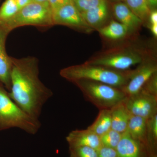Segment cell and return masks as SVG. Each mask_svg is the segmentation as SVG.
Wrapping results in <instances>:
<instances>
[{"label": "cell", "instance_id": "2", "mask_svg": "<svg viewBox=\"0 0 157 157\" xmlns=\"http://www.w3.org/2000/svg\"><path fill=\"white\" fill-rule=\"evenodd\" d=\"M134 70L118 71L84 63L62 69L60 75L68 81L93 80L122 89L128 82Z\"/></svg>", "mask_w": 157, "mask_h": 157}, {"label": "cell", "instance_id": "29", "mask_svg": "<svg viewBox=\"0 0 157 157\" xmlns=\"http://www.w3.org/2000/svg\"><path fill=\"white\" fill-rule=\"evenodd\" d=\"M14 1L16 2L20 9L33 2V0H14Z\"/></svg>", "mask_w": 157, "mask_h": 157}, {"label": "cell", "instance_id": "23", "mask_svg": "<svg viewBox=\"0 0 157 157\" xmlns=\"http://www.w3.org/2000/svg\"><path fill=\"white\" fill-rule=\"evenodd\" d=\"M70 157H98V150L90 147H69Z\"/></svg>", "mask_w": 157, "mask_h": 157}, {"label": "cell", "instance_id": "32", "mask_svg": "<svg viewBox=\"0 0 157 157\" xmlns=\"http://www.w3.org/2000/svg\"><path fill=\"white\" fill-rule=\"evenodd\" d=\"M148 157H157L155 152H149L147 153Z\"/></svg>", "mask_w": 157, "mask_h": 157}, {"label": "cell", "instance_id": "28", "mask_svg": "<svg viewBox=\"0 0 157 157\" xmlns=\"http://www.w3.org/2000/svg\"><path fill=\"white\" fill-rule=\"evenodd\" d=\"M150 24H157V11L156 9L151 10L148 17Z\"/></svg>", "mask_w": 157, "mask_h": 157}, {"label": "cell", "instance_id": "13", "mask_svg": "<svg viewBox=\"0 0 157 157\" xmlns=\"http://www.w3.org/2000/svg\"><path fill=\"white\" fill-rule=\"evenodd\" d=\"M80 13L90 27L93 29L98 30L104 25L109 16L107 1L104 0L95 8Z\"/></svg>", "mask_w": 157, "mask_h": 157}, {"label": "cell", "instance_id": "10", "mask_svg": "<svg viewBox=\"0 0 157 157\" xmlns=\"http://www.w3.org/2000/svg\"><path fill=\"white\" fill-rule=\"evenodd\" d=\"M66 140L69 147L87 146L98 150L102 146L100 137L88 128L72 131Z\"/></svg>", "mask_w": 157, "mask_h": 157}, {"label": "cell", "instance_id": "21", "mask_svg": "<svg viewBox=\"0 0 157 157\" xmlns=\"http://www.w3.org/2000/svg\"><path fill=\"white\" fill-rule=\"evenodd\" d=\"M19 10L14 0H6L0 7V25H4L14 17Z\"/></svg>", "mask_w": 157, "mask_h": 157}, {"label": "cell", "instance_id": "3", "mask_svg": "<svg viewBox=\"0 0 157 157\" xmlns=\"http://www.w3.org/2000/svg\"><path fill=\"white\" fill-rule=\"evenodd\" d=\"M150 56L146 51L135 46H121L104 52L85 63L118 71H126Z\"/></svg>", "mask_w": 157, "mask_h": 157}, {"label": "cell", "instance_id": "12", "mask_svg": "<svg viewBox=\"0 0 157 157\" xmlns=\"http://www.w3.org/2000/svg\"><path fill=\"white\" fill-rule=\"evenodd\" d=\"M118 157H146V146L131 137L127 132L122 135L116 148Z\"/></svg>", "mask_w": 157, "mask_h": 157}, {"label": "cell", "instance_id": "5", "mask_svg": "<svg viewBox=\"0 0 157 157\" xmlns=\"http://www.w3.org/2000/svg\"><path fill=\"white\" fill-rule=\"evenodd\" d=\"M73 83L81 90L85 100L99 110L111 109L127 98L121 89L103 82L81 79Z\"/></svg>", "mask_w": 157, "mask_h": 157}, {"label": "cell", "instance_id": "6", "mask_svg": "<svg viewBox=\"0 0 157 157\" xmlns=\"http://www.w3.org/2000/svg\"><path fill=\"white\" fill-rule=\"evenodd\" d=\"M52 25V11L48 3L33 2L20 9L14 17L2 26L10 33L14 29L23 26Z\"/></svg>", "mask_w": 157, "mask_h": 157}, {"label": "cell", "instance_id": "26", "mask_svg": "<svg viewBox=\"0 0 157 157\" xmlns=\"http://www.w3.org/2000/svg\"><path fill=\"white\" fill-rule=\"evenodd\" d=\"M98 157H118L116 149L105 146L98 150Z\"/></svg>", "mask_w": 157, "mask_h": 157}, {"label": "cell", "instance_id": "22", "mask_svg": "<svg viewBox=\"0 0 157 157\" xmlns=\"http://www.w3.org/2000/svg\"><path fill=\"white\" fill-rule=\"evenodd\" d=\"M122 134L111 129L100 137L102 146L116 149Z\"/></svg>", "mask_w": 157, "mask_h": 157}, {"label": "cell", "instance_id": "9", "mask_svg": "<svg viewBox=\"0 0 157 157\" xmlns=\"http://www.w3.org/2000/svg\"><path fill=\"white\" fill-rule=\"evenodd\" d=\"M53 25L67 26L90 33L93 30L82 17L73 2L52 12Z\"/></svg>", "mask_w": 157, "mask_h": 157}, {"label": "cell", "instance_id": "20", "mask_svg": "<svg viewBox=\"0 0 157 157\" xmlns=\"http://www.w3.org/2000/svg\"><path fill=\"white\" fill-rule=\"evenodd\" d=\"M126 5L143 23L148 19L151 12L146 0H125Z\"/></svg>", "mask_w": 157, "mask_h": 157}, {"label": "cell", "instance_id": "1", "mask_svg": "<svg viewBox=\"0 0 157 157\" xmlns=\"http://www.w3.org/2000/svg\"><path fill=\"white\" fill-rule=\"evenodd\" d=\"M11 59V87L8 94L23 111L39 120L43 106L52 96V92L40 81L35 58Z\"/></svg>", "mask_w": 157, "mask_h": 157}, {"label": "cell", "instance_id": "18", "mask_svg": "<svg viewBox=\"0 0 157 157\" xmlns=\"http://www.w3.org/2000/svg\"><path fill=\"white\" fill-rule=\"evenodd\" d=\"M87 128L101 137L111 129L110 109H101L95 120Z\"/></svg>", "mask_w": 157, "mask_h": 157}, {"label": "cell", "instance_id": "16", "mask_svg": "<svg viewBox=\"0 0 157 157\" xmlns=\"http://www.w3.org/2000/svg\"><path fill=\"white\" fill-rule=\"evenodd\" d=\"M147 120L144 118L131 114L126 131L132 138L143 144L146 148Z\"/></svg>", "mask_w": 157, "mask_h": 157}, {"label": "cell", "instance_id": "11", "mask_svg": "<svg viewBox=\"0 0 157 157\" xmlns=\"http://www.w3.org/2000/svg\"><path fill=\"white\" fill-rule=\"evenodd\" d=\"M9 32L0 25V83L10 91L12 63L11 57L8 56L6 49V42Z\"/></svg>", "mask_w": 157, "mask_h": 157}, {"label": "cell", "instance_id": "30", "mask_svg": "<svg viewBox=\"0 0 157 157\" xmlns=\"http://www.w3.org/2000/svg\"><path fill=\"white\" fill-rule=\"evenodd\" d=\"M151 11L156 9L157 6V0H146Z\"/></svg>", "mask_w": 157, "mask_h": 157}, {"label": "cell", "instance_id": "15", "mask_svg": "<svg viewBox=\"0 0 157 157\" xmlns=\"http://www.w3.org/2000/svg\"><path fill=\"white\" fill-rule=\"evenodd\" d=\"M124 101L110 109L111 129L122 134L126 132L129 118L131 115Z\"/></svg>", "mask_w": 157, "mask_h": 157}, {"label": "cell", "instance_id": "33", "mask_svg": "<svg viewBox=\"0 0 157 157\" xmlns=\"http://www.w3.org/2000/svg\"><path fill=\"white\" fill-rule=\"evenodd\" d=\"M33 2L38 3H48V0H33Z\"/></svg>", "mask_w": 157, "mask_h": 157}, {"label": "cell", "instance_id": "27", "mask_svg": "<svg viewBox=\"0 0 157 157\" xmlns=\"http://www.w3.org/2000/svg\"><path fill=\"white\" fill-rule=\"evenodd\" d=\"M73 2V0H48V3L52 12L61 7Z\"/></svg>", "mask_w": 157, "mask_h": 157}, {"label": "cell", "instance_id": "19", "mask_svg": "<svg viewBox=\"0 0 157 157\" xmlns=\"http://www.w3.org/2000/svg\"><path fill=\"white\" fill-rule=\"evenodd\" d=\"M146 141L147 152H155L157 142V113L147 120Z\"/></svg>", "mask_w": 157, "mask_h": 157}, {"label": "cell", "instance_id": "34", "mask_svg": "<svg viewBox=\"0 0 157 157\" xmlns=\"http://www.w3.org/2000/svg\"><path fill=\"white\" fill-rule=\"evenodd\" d=\"M115 1H121V0H115Z\"/></svg>", "mask_w": 157, "mask_h": 157}, {"label": "cell", "instance_id": "4", "mask_svg": "<svg viewBox=\"0 0 157 157\" xmlns=\"http://www.w3.org/2000/svg\"><path fill=\"white\" fill-rule=\"evenodd\" d=\"M40 127L39 120L32 117L20 108L0 85V131L17 128L34 135Z\"/></svg>", "mask_w": 157, "mask_h": 157}, {"label": "cell", "instance_id": "24", "mask_svg": "<svg viewBox=\"0 0 157 157\" xmlns=\"http://www.w3.org/2000/svg\"><path fill=\"white\" fill-rule=\"evenodd\" d=\"M104 0H73L74 6L82 13L95 8Z\"/></svg>", "mask_w": 157, "mask_h": 157}, {"label": "cell", "instance_id": "14", "mask_svg": "<svg viewBox=\"0 0 157 157\" xmlns=\"http://www.w3.org/2000/svg\"><path fill=\"white\" fill-rule=\"evenodd\" d=\"M114 16L119 22L126 26L129 33L137 30L143 21L132 12L125 3H117L113 6Z\"/></svg>", "mask_w": 157, "mask_h": 157}, {"label": "cell", "instance_id": "8", "mask_svg": "<svg viewBox=\"0 0 157 157\" xmlns=\"http://www.w3.org/2000/svg\"><path fill=\"white\" fill-rule=\"evenodd\" d=\"M157 73V62L151 56L139 64L125 86L121 89L127 97L139 92L147 81Z\"/></svg>", "mask_w": 157, "mask_h": 157}, {"label": "cell", "instance_id": "7", "mask_svg": "<svg viewBox=\"0 0 157 157\" xmlns=\"http://www.w3.org/2000/svg\"><path fill=\"white\" fill-rule=\"evenodd\" d=\"M124 102L132 115L147 119L157 113V97L143 91L127 97Z\"/></svg>", "mask_w": 157, "mask_h": 157}, {"label": "cell", "instance_id": "25", "mask_svg": "<svg viewBox=\"0 0 157 157\" xmlns=\"http://www.w3.org/2000/svg\"><path fill=\"white\" fill-rule=\"evenodd\" d=\"M140 90L157 97V73H155L150 77Z\"/></svg>", "mask_w": 157, "mask_h": 157}, {"label": "cell", "instance_id": "31", "mask_svg": "<svg viewBox=\"0 0 157 157\" xmlns=\"http://www.w3.org/2000/svg\"><path fill=\"white\" fill-rule=\"evenodd\" d=\"M150 29L151 31L152 34L155 37L157 36V24L151 25H150Z\"/></svg>", "mask_w": 157, "mask_h": 157}, {"label": "cell", "instance_id": "17", "mask_svg": "<svg viewBox=\"0 0 157 157\" xmlns=\"http://www.w3.org/2000/svg\"><path fill=\"white\" fill-rule=\"evenodd\" d=\"M97 30L103 37L112 40H120L130 33L126 26L114 20L111 21L108 24L103 26Z\"/></svg>", "mask_w": 157, "mask_h": 157}]
</instances>
